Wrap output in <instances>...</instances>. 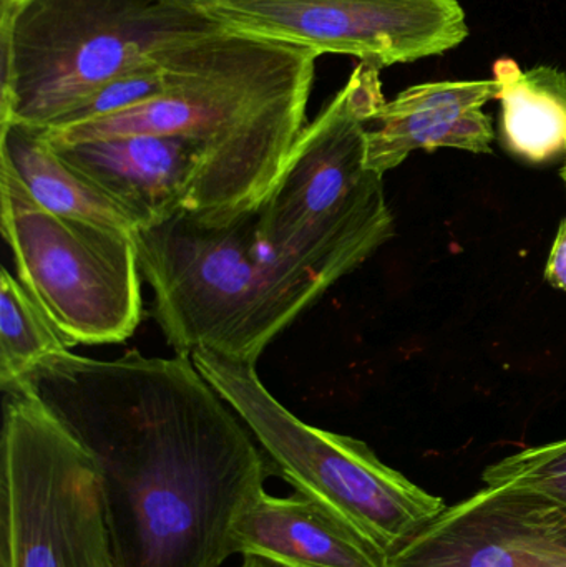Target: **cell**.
Returning a JSON list of instances; mask_svg holds the SVG:
<instances>
[{"instance_id":"1","label":"cell","mask_w":566,"mask_h":567,"mask_svg":"<svg viewBox=\"0 0 566 567\" xmlns=\"http://www.w3.org/2000/svg\"><path fill=\"white\" fill-rule=\"evenodd\" d=\"M95 458L119 567H219L271 462L192 357H43L16 386ZM7 390V392H9Z\"/></svg>"},{"instance_id":"2","label":"cell","mask_w":566,"mask_h":567,"mask_svg":"<svg viewBox=\"0 0 566 567\" xmlns=\"http://www.w3.org/2000/svg\"><path fill=\"white\" fill-rule=\"evenodd\" d=\"M168 90L106 118L43 130L50 143L125 135L178 136L198 148L189 212L226 221L256 212L305 128L318 53L225 29L159 50Z\"/></svg>"},{"instance_id":"3","label":"cell","mask_w":566,"mask_h":567,"mask_svg":"<svg viewBox=\"0 0 566 567\" xmlns=\"http://www.w3.org/2000/svg\"><path fill=\"white\" fill-rule=\"evenodd\" d=\"M153 317L176 355L208 349L256 365L328 284L258 236V209L226 221L176 213L135 233Z\"/></svg>"},{"instance_id":"4","label":"cell","mask_w":566,"mask_h":567,"mask_svg":"<svg viewBox=\"0 0 566 567\" xmlns=\"http://www.w3.org/2000/svg\"><path fill=\"white\" fill-rule=\"evenodd\" d=\"M225 29L196 0H0V125L52 128L158 50Z\"/></svg>"},{"instance_id":"5","label":"cell","mask_w":566,"mask_h":567,"mask_svg":"<svg viewBox=\"0 0 566 567\" xmlns=\"http://www.w3.org/2000/svg\"><path fill=\"white\" fill-rule=\"evenodd\" d=\"M381 69L359 62L348 83L299 133L258 209V236L329 287L394 236L379 173L368 168V126L382 103Z\"/></svg>"},{"instance_id":"6","label":"cell","mask_w":566,"mask_h":567,"mask_svg":"<svg viewBox=\"0 0 566 567\" xmlns=\"http://www.w3.org/2000/svg\"><path fill=\"white\" fill-rule=\"evenodd\" d=\"M189 357L248 426L275 472L384 555L398 551L445 508L444 499L385 465L361 440L292 415L263 385L253 363L208 349Z\"/></svg>"},{"instance_id":"7","label":"cell","mask_w":566,"mask_h":567,"mask_svg":"<svg viewBox=\"0 0 566 567\" xmlns=\"http://www.w3.org/2000/svg\"><path fill=\"white\" fill-rule=\"evenodd\" d=\"M6 395L0 567H119L92 453L35 399Z\"/></svg>"},{"instance_id":"8","label":"cell","mask_w":566,"mask_h":567,"mask_svg":"<svg viewBox=\"0 0 566 567\" xmlns=\"http://www.w3.org/2000/svg\"><path fill=\"white\" fill-rule=\"evenodd\" d=\"M2 236L17 279L72 347L120 343L142 320L135 235L47 212L0 162Z\"/></svg>"},{"instance_id":"9","label":"cell","mask_w":566,"mask_h":567,"mask_svg":"<svg viewBox=\"0 0 566 567\" xmlns=\"http://www.w3.org/2000/svg\"><path fill=\"white\" fill-rule=\"evenodd\" d=\"M226 29L369 65L442 55L469 35L459 0H198Z\"/></svg>"},{"instance_id":"10","label":"cell","mask_w":566,"mask_h":567,"mask_svg":"<svg viewBox=\"0 0 566 567\" xmlns=\"http://www.w3.org/2000/svg\"><path fill=\"white\" fill-rule=\"evenodd\" d=\"M50 145L122 205L138 228L189 212L198 192V148L178 136L125 135Z\"/></svg>"},{"instance_id":"11","label":"cell","mask_w":566,"mask_h":567,"mask_svg":"<svg viewBox=\"0 0 566 567\" xmlns=\"http://www.w3.org/2000/svg\"><path fill=\"white\" fill-rule=\"evenodd\" d=\"M498 99L495 80H447L409 86L382 103L368 126V168L384 176L415 150L491 153L495 133L484 113Z\"/></svg>"},{"instance_id":"12","label":"cell","mask_w":566,"mask_h":567,"mask_svg":"<svg viewBox=\"0 0 566 567\" xmlns=\"http://www.w3.org/2000/svg\"><path fill=\"white\" fill-rule=\"evenodd\" d=\"M231 542L235 555L288 567H389L388 555L299 492L288 498L263 493L236 519Z\"/></svg>"},{"instance_id":"13","label":"cell","mask_w":566,"mask_h":567,"mask_svg":"<svg viewBox=\"0 0 566 567\" xmlns=\"http://www.w3.org/2000/svg\"><path fill=\"white\" fill-rule=\"evenodd\" d=\"M518 523L504 496L484 488L445 506L398 551L389 567H518Z\"/></svg>"},{"instance_id":"14","label":"cell","mask_w":566,"mask_h":567,"mask_svg":"<svg viewBox=\"0 0 566 567\" xmlns=\"http://www.w3.org/2000/svg\"><path fill=\"white\" fill-rule=\"evenodd\" d=\"M0 162L19 176L37 205L65 218L83 219L135 235L136 219L55 152L42 128L0 125Z\"/></svg>"},{"instance_id":"15","label":"cell","mask_w":566,"mask_h":567,"mask_svg":"<svg viewBox=\"0 0 566 567\" xmlns=\"http://www.w3.org/2000/svg\"><path fill=\"white\" fill-rule=\"evenodd\" d=\"M508 152L531 163L566 155V72L541 65L522 70L512 59L494 65Z\"/></svg>"},{"instance_id":"16","label":"cell","mask_w":566,"mask_h":567,"mask_svg":"<svg viewBox=\"0 0 566 567\" xmlns=\"http://www.w3.org/2000/svg\"><path fill=\"white\" fill-rule=\"evenodd\" d=\"M70 349L72 343L53 326L32 293L6 268L0 269V386L3 392L16 386L43 357Z\"/></svg>"},{"instance_id":"17","label":"cell","mask_w":566,"mask_h":567,"mask_svg":"<svg viewBox=\"0 0 566 567\" xmlns=\"http://www.w3.org/2000/svg\"><path fill=\"white\" fill-rule=\"evenodd\" d=\"M482 482L547 506L566 528V440L512 453L488 465Z\"/></svg>"},{"instance_id":"18","label":"cell","mask_w":566,"mask_h":567,"mask_svg":"<svg viewBox=\"0 0 566 567\" xmlns=\"http://www.w3.org/2000/svg\"><path fill=\"white\" fill-rule=\"evenodd\" d=\"M158 52L153 53L138 65L130 66L120 75L113 76L52 128L106 118V116L135 109L165 93L168 90L169 75Z\"/></svg>"},{"instance_id":"19","label":"cell","mask_w":566,"mask_h":567,"mask_svg":"<svg viewBox=\"0 0 566 567\" xmlns=\"http://www.w3.org/2000/svg\"><path fill=\"white\" fill-rule=\"evenodd\" d=\"M505 502L518 523V533L512 539L518 567H566V533L558 532L535 513L518 512L507 498Z\"/></svg>"},{"instance_id":"20","label":"cell","mask_w":566,"mask_h":567,"mask_svg":"<svg viewBox=\"0 0 566 567\" xmlns=\"http://www.w3.org/2000/svg\"><path fill=\"white\" fill-rule=\"evenodd\" d=\"M545 279L557 289L566 290V218L562 221L555 238L547 269H545Z\"/></svg>"},{"instance_id":"21","label":"cell","mask_w":566,"mask_h":567,"mask_svg":"<svg viewBox=\"0 0 566 567\" xmlns=\"http://www.w3.org/2000/svg\"><path fill=\"white\" fill-rule=\"evenodd\" d=\"M239 567H288L275 559L266 558L259 555H243V563Z\"/></svg>"},{"instance_id":"22","label":"cell","mask_w":566,"mask_h":567,"mask_svg":"<svg viewBox=\"0 0 566 567\" xmlns=\"http://www.w3.org/2000/svg\"><path fill=\"white\" fill-rule=\"evenodd\" d=\"M562 178H564V182L566 185V163H565L564 169H562Z\"/></svg>"},{"instance_id":"23","label":"cell","mask_w":566,"mask_h":567,"mask_svg":"<svg viewBox=\"0 0 566 567\" xmlns=\"http://www.w3.org/2000/svg\"><path fill=\"white\" fill-rule=\"evenodd\" d=\"M196 2H198V0H196Z\"/></svg>"}]
</instances>
